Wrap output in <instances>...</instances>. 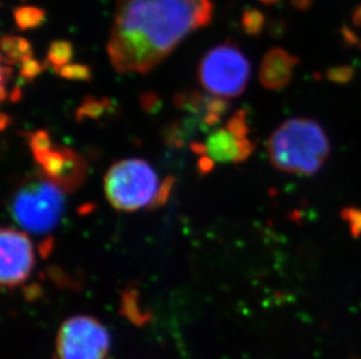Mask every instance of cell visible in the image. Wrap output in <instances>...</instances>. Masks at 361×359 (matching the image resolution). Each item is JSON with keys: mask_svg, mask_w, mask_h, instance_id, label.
Masks as SVG:
<instances>
[{"mask_svg": "<svg viewBox=\"0 0 361 359\" xmlns=\"http://www.w3.org/2000/svg\"><path fill=\"white\" fill-rule=\"evenodd\" d=\"M106 51L121 74H147L183 41L211 24V0H115Z\"/></svg>", "mask_w": 361, "mask_h": 359, "instance_id": "1", "label": "cell"}, {"mask_svg": "<svg viewBox=\"0 0 361 359\" xmlns=\"http://www.w3.org/2000/svg\"><path fill=\"white\" fill-rule=\"evenodd\" d=\"M267 152L276 170L310 177L326 163L331 143L317 120L297 117L288 119L274 131L267 143Z\"/></svg>", "mask_w": 361, "mask_h": 359, "instance_id": "2", "label": "cell"}, {"mask_svg": "<svg viewBox=\"0 0 361 359\" xmlns=\"http://www.w3.org/2000/svg\"><path fill=\"white\" fill-rule=\"evenodd\" d=\"M63 207V191L42 175L21 183L11 200L14 220L32 234L53 230L61 218Z\"/></svg>", "mask_w": 361, "mask_h": 359, "instance_id": "3", "label": "cell"}, {"mask_svg": "<svg viewBox=\"0 0 361 359\" xmlns=\"http://www.w3.org/2000/svg\"><path fill=\"white\" fill-rule=\"evenodd\" d=\"M159 187L154 168L140 159L114 163L104 177L106 200L116 210L126 213L151 207Z\"/></svg>", "mask_w": 361, "mask_h": 359, "instance_id": "4", "label": "cell"}, {"mask_svg": "<svg viewBox=\"0 0 361 359\" xmlns=\"http://www.w3.org/2000/svg\"><path fill=\"white\" fill-rule=\"evenodd\" d=\"M252 65L241 48L226 41L204 55L198 68V80L206 92L220 99H234L243 94Z\"/></svg>", "mask_w": 361, "mask_h": 359, "instance_id": "5", "label": "cell"}, {"mask_svg": "<svg viewBox=\"0 0 361 359\" xmlns=\"http://www.w3.org/2000/svg\"><path fill=\"white\" fill-rule=\"evenodd\" d=\"M110 336L104 325L90 316H74L59 330L56 351L60 359H104Z\"/></svg>", "mask_w": 361, "mask_h": 359, "instance_id": "6", "label": "cell"}, {"mask_svg": "<svg viewBox=\"0 0 361 359\" xmlns=\"http://www.w3.org/2000/svg\"><path fill=\"white\" fill-rule=\"evenodd\" d=\"M32 154L40 175L54 183L63 193L79 189L87 179V163L74 149L51 144L47 149Z\"/></svg>", "mask_w": 361, "mask_h": 359, "instance_id": "7", "label": "cell"}, {"mask_svg": "<svg viewBox=\"0 0 361 359\" xmlns=\"http://www.w3.org/2000/svg\"><path fill=\"white\" fill-rule=\"evenodd\" d=\"M247 115L243 110L236 111L226 122L208 137L204 149L213 163H239L245 161L254 152V144L249 139Z\"/></svg>", "mask_w": 361, "mask_h": 359, "instance_id": "8", "label": "cell"}, {"mask_svg": "<svg viewBox=\"0 0 361 359\" xmlns=\"http://www.w3.org/2000/svg\"><path fill=\"white\" fill-rule=\"evenodd\" d=\"M0 282L13 288L27 280L35 266V251L30 238L20 231L4 227L0 232Z\"/></svg>", "mask_w": 361, "mask_h": 359, "instance_id": "9", "label": "cell"}, {"mask_svg": "<svg viewBox=\"0 0 361 359\" xmlns=\"http://www.w3.org/2000/svg\"><path fill=\"white\" fill-rule=\"evenodd\" d=\"M298 65L300 58L284 48H271L267 51L261 62L259 82L262 87L271 92L286 88L293 80Z\"/></svg>", "mask_w": 361, "mask_h": 359, "instance_id": "10", "label": "cell"}, {"mask_svg": "<svg viewBox=\"0 0 361 359\" xmlns=\"http://www.w3.org/2000/svg\"><path fill=\"white\" fill-rule=\"evenodd\" d=\"M1 61L3 65H21L23 62L33 58V48L27 39L17 35H3L0 40Z\"/></svg>", "mask_w": 361, "mask_h": 359, "instance_id": "11", "label": "cell"}, {"mask_svg": "<svg viewBox=\"0 0 361 359\" xmlns=\"http://www.w3.org/2000/svg\"><path fill=\"white\" fill-rule=\"evenodd\" d=\"M14 24L19 31H31L46 21V11L40 7L24 5L13 10Z\"/></svg>", "mask_w": 361, "mask_h": 359, "instance_id": "12", "label": "cell"}, {"mask_svg": "<svg viewBox=\"0 0 361 359\" xmlns=\"http://www.w3.org/2000/svg\"><path fill=\"white\" fill-rule=\"evenodd\" d=\"M73 56H74V47L68 40H54L48 47L47 58L46 62L51 65L55 72L66 65H71Z\"/></svg>", "mask_w": 361, "mask_h": 359, "instance_id": "13", "label": "cell"}, {"mask_svg": "<svg viewBox=\"0 0 361 359\" xmlns=\"http://www.w3.org/2000/svg\"><path fill=\"white\" fill-rule=\"evenodd\" d=\"M121 313L137 325H145L150 319L149 313L140 310L138 305V293L133 289H128L123 293Z\"/></svg>", "mask_w": 361, "mask_h": 359, "instance_id": "14", "label": "cell"}, {"mask_svg": "<svg viewBox=\"0 0 361 359\" xmlns=\"http://www.w3.org/2000/svg\"><path fill=\"white\" fill-rule=\"evenodd\" d=\"M241 25L245 34L257 37L262 33L266 25V17L257 8H248L242 13Z\"/></svg>", "mask_w": 361, "mask_h": 359, "instance_id": "15", "label": "cell"}, {"mask_svg": "<svg viewBox=\"0 0 361 359\" xmlns=\"http://www.w3.org/2000/svg\"><path fill=\"white\" fill-rule=\"evenodd\" d=\"M56 74L60 75L62 78L72 80V81L89 82L92 80V69L85 65H68L60 69Z\"/></svg>", "mask_w": 361, "mask_h": 359, "instance_id": "16", "label": "cell"}, {"mask_svg": "<svg viewBox=\"0 0 361 359\" xmlns=\"http://www.w3.org/2000/svg\"><path fill=\"white\" fill-rule=\"evenodd\" d=\"M106 106H109L108 99H92V97H87L81 108H79V111H78V117L96 118L104 111Z\"/></svg>", "mask_w": 361, "mask_h": 359, "instance_id": "17", "label": "cell"}, {"mask_svg": "<svg viewBox=\"0 0 361 359\" xmlns=\"http://www.w3.org/2000/svg\"><path fill=\"white\" fill-rule=\"evenodd\" d=\"M48 67L49 65H48L47 62H40L35 60V58H32L21 63L19 75H20L21 78H24L25 81L31 82L35 77H38L39 75Z\"/></svg>", "mask_w": 361, "mask_h": 359, "instance_id": "18", "label": "cell"}, {"mask_svg": "<svg viewBox=\"0 0 361 359\" xmlns=\"http://www.w3.org/2000/svg\"><path fill=\"white\" fill-rule=\"evenodd\" d=\"M174 179L173 177H167L164 180L158 190L157 196L154 199V203L151 204V208H159L164 204L166 203L170 196L171 190L173 188Z\"/></svg>", "mask_w": 361, "mask_h": 359, "instance_id": "19", "label": "cell"}, {"mask_svg": "<svg viewBox=\"0 0 361 359\" xmlns=\"http://www.w3.org/2000/svg\"><path fill=\"white\" fill-rule=\"evenodd\" d=\"M345 217L351 225L352 232L355 234H361V210L348 209L345 211Z\"/></svg>", "mask_w": 361, "mask_h": 359, "instance_id": "20", "label": "cell"}, {"mask_svg": "<svg viewBox=\"0 0 361 359\" xmlns=\"http://www.w3.org/2000/svg\"><path fill=\"white\" fill-rule=\"evenodd\" d=\"M353 72L348 67H339V68L331 69L329 72V77L334 82H348L352 77Z\"/></svg>", "mask_w": 361, "mask_h": 359, "instance_id": "21", "label": "cell"}, {"mask_svg": "<svg viewBox=\"0 0 361 359\" xmlns=\"http://www.w3.org/2000/svg\"><path fill=\"white\" fill-rule=\"evenodd\" d=\"M290 3L296 10L307 11L310 8L314 0H290Z\"/></svg>", "mask_w": 361, "mask_h": 359, "instance_id": "22", "label": "cell"}, {"mask_svg": "<svg viewBox=\"0 0 361 359\" xmlns=\"http://www.w3.org/2000/svg\"><path fill=\"white\" fill-rule=\"evenodd\" d=\"M352 21L355 26L361 27V4L355 7V12L352 14Z\"/></svg>", "mask_w": 361, "mask_h": 359, "instance_id": "23", "label": "cell"}, {"mask_svg": "<svg viewBox=\"0 0 361 359\" xmlns=\"http://www.w3.org/2000/svg\"><path fill=\"white\" fill-rule=\"evenodd\" d=\"M259 1L264 4V5H274V4L279 3L281 0H259Z\"/></svg>", "mask_w": 361, "mask_h": 359, "instance_id": "24", "label": "cell"}]
</instances>
